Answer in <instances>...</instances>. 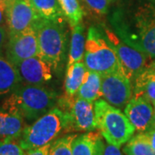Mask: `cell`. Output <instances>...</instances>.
<instances>
[{
  "label": "cell",
  "mask_w": 155,
  "mask_h": 155,
  "mask_svg": "<svg viewBox=\"0 0 155 155\" xmlns=\"http://www.w3.org/2000/svg\"><path fill=\"white\" fill-rule=\"evenodd\" d=\"M66 119L57 106L26 126L18 142L25 152L52 143L61 133H65Z\"/></svg>",
  "instance_id": "5"
},
{
  "label": "cell",
  "mask_w": 155,
  "mask_h": 155,
  "mask_svg": "<svg viewBox=\"0 0 155 155\" xmlns=\"http://www.w3.org/2000/svg\"><path fill=\"white\" fill-rule=\"evenodd\" d=\"M85 40L86 36L84 34V27L81 23L72 27L67 67L83 60L85 49Z\"/></svg>",
  "instance_id": "20"
},
{
  "label": "cell",
  "mask_w": 155,
  "mask_h": 155,
  "mask_svg": "<svg viewBox=\"0 0 155 155\" xmlns=\"http://www.w3.org/2000/svg\"><path fill=\"white\" fill-rule=\"evenodd\" d=\"M133 97H142L155 104V72L147 67L134 79Z\"/></svg>",
  "instance_id": "17"
},
{
  "label": "cell",
  "mask_w": 155,
  "mask_h": 155,
  "mask_svg": "<svg viewBox=\"0 0 155 155\" xmlns=\"http://www.w3.org/2000/svg\"><path fill=\"white\" fill-rule=\"evenodd\" d=\"M14 0H0V4L2 5H6L7 6H9Z\"/></svg>",
  "instance_id": "32"
},
{
  "label": "cell",
  "mask_w": 155,
  "mask_h": 155,
  "mask_svg": "<svg viewBox=\"0 0 155 155\" xmlns=\"http://www.w3.org/2000/svg\"><path fill=\"white\" fill-rule=\"evenodd\" d=\"M83 60L89 71L100 74L121 72L115 50L108 42L104 33L96 27L88 29Z\"/></svg>",
  "instance_id": "6"
},
{
  "label": "cell",
  "mask_w": 155,
  "mask_h": 155,
  "mask_svg": "<svg viewBox=\"0 0 155 155\" xmlns=\"http://www.w3.org/2000/svg\"><path fill=\"white\" fill-rule=\"evenodd\" d=\"M87 5L98 14H106L110 0H84Z\"/></svg>",
  "instance_id": "26"
},
{
  "label": "cell",
  "mask_w": 155,
  "mask_h": 155,
  "mask_svg": "<svg viewBox=\"0 0 155 155\" xmlns=\"http://www.w3.org/2000/svg\"><path fill=\"white\" fill-rule=\"evenodd\" d=\"M30 2L37 14L43 19L56 20L64 17L58 0H30Z\"/></svg>",
  "instance_id": "22"
},
{
  "label": "cell",
  "mask_w": 155,
  "mask_h": 155,
  "mask_svg": "<svg viewBox=\"0 0 155 155\" xmlns=\"http://www.w3.org/2000/svg\"><path fill=\"white\" fill-rule=\"evenodd\" d=\"M153 107H154V118H153V128H155V104H153Z\"/></svg>",
  "instance_id": "34"
},
{
  "label": "cell",
  "mask_w": 155,
  "mask_h": 155,
  "mask_svg": "<svg viewBox=\"0 0 155 155\" xmlns=\"http://www.w3.org/2000/svg\"><path fill=\"white\" fill-rule=\"evenodd\" d=\"M65 19L71 27L79 24L83 19V9L78 0H58Z\"/></svg>",
  "instance_id": "23"
},
{
  "label": "cell",
  "mask_w": 155,
  "mask_h": 155,
  "mask_svg": "<svg viewBox=\"0 0 155 155\" xmlns=\"http://www.w3.org/2000/svg\"><path fill=\"white\" fill-rule=\"evenodd\" d=\"M41 19L34 9L30 0H14L7 7V26L9 35L35 28Z\"/></svg>",
  "instance_id": "11"
},
{
  "label": "cell",
  "mask_w": 155,
  "mask_h": 155,
  "mask_svg": "<svg viewBox=\"0 0 155 155\" xmlns=\"http://www.w3.org/2000/svg\"><path fill=\"white\" fill-rule=\"evenodd\" d=\"M5 48L6 58L15 66L26 59L39 55L35 28H30L19 33L9 35Z\"/></svg>",
  "instance_id": "10"
},
{
  "label": "cell",
  "mask_w": 155,
  "mask_h": 155,
  "mask_svg": "<svg viewBox=\"0 0 155 155\" xmlns=\"http://www.w3.org/2000/svg\"><path fill=\"white\" fill-rule=\"evenodd\" d=\"M94 103L78 97L65 96L58 99L57 107L63 111L66 119L65 133L91 132L97 128Z\"/></svg>",
  "instance_id": "7"
},
{
  "label": "cell",
  "mask_w": 155,
  "mask_h": 155,
  "mask_svg": "<svg viewBox=\"0 0 155 155\" xmlns=\"http://www.w3.org/2000/svg\"><path fill=\"white\" fill-rule=\"evenodd\" d=\"M115 33L128 45L155 59V3H146L131 16L116 13L111 20Z\"/></svg>",
  "instance_id": "1"
},
{
  "label": "cell",
  "mask_w": 155,
  "mask_h": 155,
  "mask_svg": "<svg viewBox=\"0 0 155 155\" xmlns=\"http://www.w3.org/2000/svg\"><path fill=\"white\" fill-rule=\"evenodd\" d=\"M132 82L121 72L101 75V93L107 103L118 109L125 108L132 98Z\"/></svg>",
  "instance_id": "9"
},
{
  "label": "cell",
  "mask_w": 155,
  "mask_h": 155,
  "mask_svg": "<svg viewBox=\"0 0 155 155\" xmlns=\"http://www.w3.org/2000/svg\"><path fill=\"white\" fill-rule=\"evenodd\" d=\"M104 35L114 48L121 67V72L132 82L147 66L148 57L141 51L133 48L120 38L115 31L105 28Z\"/></svg>",
  "instance_id": "8"
},
{
  "label": "cell",
  "mask_w": 155,
  "mask_h": 155,
  "mask_svg": "<svg viewBox=\"0 0 155 155\" xmlns=\"http://www.w3.org/2000/svg\"><path fill=\"white\" fill-rule=\"evenodd\" d=\"M101 75L98 72L87 70L81 86L77 92L78 97L88 100L91 103L102 97L101 93Z\"/></svg>",
  "instance_id": "18"
},
{
  "label": "cell",
  "mask_w": 155,
  "mask_h": 155,
  "mask_svg": "<svg viewBox=\"0 0 155 155\" xmlns=\"http://www.w3.org/2000/svg\"><path fill=\"white\" fill-rule=\"evenodd\" d=\"M147 67H149V68H151L152 70H153V71L155 72V59H153V60L152 61V62L150 63Z\"/></svg>",
  "instance_id": "33"
},
{
  "label": "cell",
  "mask_w": 155,
  "mask_h": 155,
  "mask_svg": "<svg viewBox=\"0 0 155 155\" xmlns=\"http://www.w3.org/2000/svg\"><path fill=\"white\" fill-rule=\"evenodd\" d=\"M104 155H124L123 152L121 151L120 147H117L116 146L108 144L105 146Z\"/></svg>",
  "instance_id": "29"
},
{
  "label": "cell",
  "mask_w": 155,
  "mask_h": 155,
  "mask_svg": "<svg viewBox=\"0 0 155 155\" xmlns=\"http://www.w3.org/2000/svg\"><path fill=\"white\" fill-rule=\"evenodd\" d=\"M93 104L97 128L108 144L121 147L134 135V127L120 109L104 99H97Z\"/></svg>",
  "instance_id": "4"
},
{
  "label": "cell",
  "mask_w": 155,
  "mask_h": 155,
  "mask_svg": "<svg viewBox=\"0 0 155 155\" xmlns=\"http://www.w3.org/2000/svg\"><path fill=\"white\" fill-rule=\"evenodd\" d=\"M57 102V94L43 85L21 84L2 108L16 112L28 122H35L55 107Z\"/></svg>",
  "instance_id": "2"
},
{
  "label": "cell",
  "mask_w": 155,
  "mask_h": 155,
  "mask_svg": "<svg viewBox=\"0 0 155 155\" xmlns=\"http://www.w3.org/2000/svg\"><path fill=\"white\" fill-rule=\"evenodd\" d=\"M72 155H104L105 145L100 132H85L72 142Z\"/></svg>",
  "instance_id": "15"
},
{
  "label": "cell",
  "mask_w": 155,
  "mask_h": 155,
  "mask_svg": "<svg viewBox=\"0 0 155 155\" xmlns=\"http://www.w3.org/2000/svg\"><path fill=\"white\" fill-rule=\"evenodd\" d=\"M7 7L6 5L0 4V26L7 24Z\"/></svg>",
  "instance_id": "30"
},
{
  "label": "cell",
  "mask_w": 155,
  "mask_h": 155,
  "mask_svg": "<svg viewBox=\"0 0 155 155\" xmlns=\"http://www.w3.org/2000/svg\"><path fill=\"white\" fill-rule=\"evenodd\" d=\"M21 84L16 66L0 53V95L14 91Z\"/></svg>",
  "instance_id": "16"
},
{
  "label": "cell",
  "mask_w": 155,
  "mask_h": 155,
  "mask_svg": "<svg viewBox=\"0 0 155 155\" xmlns=\"http://www.w3.org/2000/svg\"><path fill=\"white\" fill-rule=\"evenodd\" d=\"M25 127L22 116L3 108L0 110V140H19Z\"/></svg>",
  "instance_id": "14"
},
{
  "label": "cell",
  "mask_w": 155,
  "mask_h": 155,
  "mask_svg": "<svg viewBox=\"0 0 155 155\" xmlns=\"http://www.w3.org/2000/svg\"><path fill=\"white\" fill-rule=\"evenodd\" d=\"M18 140H0V155H24Z\"/></svg>",
  "instance_id": "25"
},
{
  "label": "cell",
  "mask_w": 155,
  "mask_h": 155,
  "mask_svg": "<svg viewBox=\"0 0 155 155\" xmlns=\"http://www.w3.org/2000/svg\"><path fill=\"white\" fill-rule=\"evenodd\" d=\"M87 68L84 61H78L67 67L65 78V96L72 97L77 95L78 91L83 83Z\"/></svg>",
  "instance_id": "19"
},
{
  "label": "cell",
  "mask_w": 155,
  "mask_h": 155,
  "mask_svg": "<svg viewBox=\"0 0 155 155\" xmlns=\"http://www.w3.org/2000/svg\"><path fill=\"white\" fill-rule=\"evenodd\" d=\"M122 152L125 155H155L149 138L145 133L133 135L124 144Z\"/></svg>",
  "instance_id": "21"
},
{
  "label": "cell",
  "mask_w": 155,
  "mask_h": 155,
  "mask_svg": "<svg viewBox=\"0 0 155 155\" xmlns=\"http://www.w3.org/2000/svg\"><path fill=\"white\" fill-rule=\"evenodd\" d=\"M124 114L138 133H146L153 127L154 107L145 97H132L124 108Z\"/></svg>",
  "instance_id": "12"
},
{
  "label": "cell",
  "mask_w": 155,
  "mask_h": 155,
  "mask_svg": "<svg viewBox=\"0 0 155 155\" xmlns=\"http://www.w3.org/2000/svg\"><path fill=\"white\" fill-rule=\"evenodd\" d=\"M78 134H70L52 142L48 155H72V142Z\"/></svg>",
  "instance_id": "24"
},
{
  "label": "cell",
  "mask_w": 155,
  "mask_h": 155,
  "mask_svg": "<svg viewBox=\"0 0 155 155\" xmlns=\"http://www.w3.org/2000/svg\"><path fill=\"white\" fill-rule=\"evenodd\" d=\"M51 144L52 143L43 146L41 147H38V148H35V149L26 151L24 155H48Z\"/></svg>",
  "instance_id": "27"
},
{
  "label": "cell",
  "mask_w": 155,
  "mask_h": 155,
  "mask_svg": "<svg viewBox=\"0 0 155 155\" xmlns=\"http://www.w3.org/2000/svg\"><path fill=\"white\" fill-rule=\"evenodd\" d=\"M145 134L148 136L151 145H152V147H153V148L155 152V128L152 127V128H150L149 130H147Z\"/></svg>",
  "instance_id": "31"
},
{
  "label": "cell",
  "mask_w": 155,
  "mask_h": 155,
  "mask_svg": "<svg viewBox=\"0 0 155 155\" xmlns=\"http://www.w3.org/2000/svg\"><path fill=\"white\" fill-rule=\"evenodd\" d=\"M22 84L43 85L53 76V68L39 55L30 57L16 65Z\"/></svg>",
  "instance_id": "13"
},
{
  "label": "cell",
  "mask_w": 155,
  "mask_h": 155,
  "mask_svg": "<svg viewBox=\"0 0 155 155\" xmlns=\"http://www.w3.org/2000/svg\"><path fill=\"white\" fill-rule=\"evenodd\" d=\"M39 56L53 70H59L65 60L67 50V28L65 18L46 20L41 18L35 26Z\"/></svg>",
  "instance_id": "3"
},
{
  "label": "cell",
  "mask_w": 155,
  "mask_h": 155,
  "mask_svg": "<svg viewBox=\"0 0 155 155\" xmlns=\"http://www.w3.org/2000/svg\"><path fill=\"white\" fill-rule=\"evenodd\" d=\"M9 38V31L6 29L5 26H0V53L5 48L7 41Z\"/></svg>",
  "instance_id": "28"
}]
</instances>
